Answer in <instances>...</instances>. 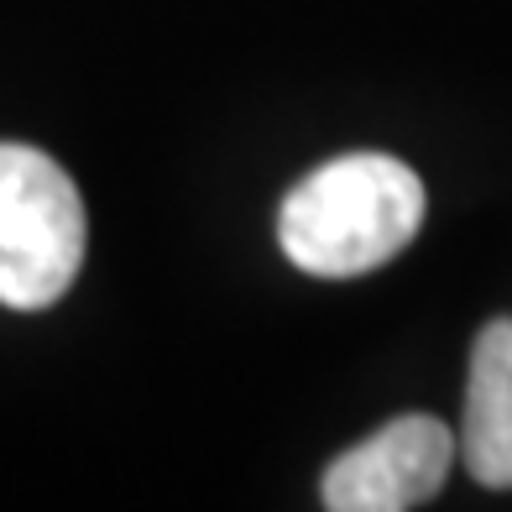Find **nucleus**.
<instances>
[{"instance_id":"obj_1","label":"nucleus","mask_w":512,"mask_h":512,"mask_svg":"<svg viewBox=\"0 0 512 512\" xmlns=\"http://www.w3.org/2000/svg\"><path fill=\"white\" fill-rule=\"evenodd\" d=\"M424 178L387 152H345L314 168L277 209V241L309 277H361L424 225Z\"/></svg>"},{"instance_id":"obj_2","label":"nucleus","mask_w":512,"mask_h":512,"mask_svg":"<svg viewBox=\"0 0 512 512\" xmlns=\"http://www.w3.org/2000/svg\"><path fill=\"white\" fill-rule=\"evenodd\" d=\"M84 199L48 152L0 142V304L53 309L84 267Z\"/></svg>"},{"instance_id":"obj_3","label":"nucleus","mask_w":512,"mask_h":512,"mask_svg":"<svg viewBox=\"0 0 512 512\" xmlns=\"http://www.w3.org/2000/svg\"><path fill=\"white\" fill-rule=\"evenodd\" d=\"M455 434L434 413H403L324 471L319 497L330 512H408L424 507L450 476Z\"/></svg>"},{"instance_id":"obj_4","label":"nucleus","mask_w":512,"mask_h":512,"mask_svg":"<svg viewBox=\"0 0 512 512\" xmlns=\"http://www.w3.org/2000/svg\"><path fill=\"white\" fill-rule=\"evenodd\" d=\"M465 471L492 492L512 486V319L481 324L465 377V418H460Z\"/></svg>"}]
</instances>
